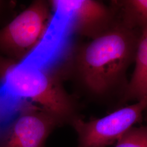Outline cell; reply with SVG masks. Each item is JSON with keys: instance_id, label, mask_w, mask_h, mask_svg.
<instances>
[{"instance_id": "12", "label": "cell", "mask_w": 147, "mask_h": 147, "mask_svg": "<svg viewBox=\"0 0 147 147\" xmlns=\"http://www.w3.org/2000/svg\"><path fill=\"white\" fill-rule=\"evenodd\" d=\"M7 7V2L3 1H0V15L2 11H4Z\"/></svg>"}, {"instance_id": "3", "label": "cell", "mask_w": 147, "mask_h": 147, "mask_svg": "<svg viewBox=\"0 0 147 147\" xmlns=\"http://www.w3.org/2000/svg\"><path fill=\"white\" fill-rule=\"evenodd\" d=\"M49 5L36 1L0 28V55L18 63L36 47L50 20Z\"/></svg>"}, {"instance_id": "7", "label": "cell", "mask_w": 147, "mask_h": 147, "mask_svg": "<svg viewBox=\"0 0 147 147\" xmlns=\"http://www.w3.org/2000/svg\"><path fill=\"white\" fill-rule=\"evenodd\" d=\"M70 13L74 33L94 39L110 30L117 22L111 6L93 0H64Z\"/></svg>"}, {"instance_id": "10", "label": "cell", "mask_w": 147, "mask_h": 147, "mask_svg": "<svg viewBox=\"0 0 147 147\" xmlns=\"http://www.w3.org/2000/svg\"><path fill=\"white\" fill-rule=\"evenodd\" d=\"M116 147H147V124L132 127L117 142Z\"/></svg>"}, {"instance_id": "9", "label": "cell", "mask_w": 147, "mask_h": 147, "mask_svg": "<svg viewBox=\"0 0 147 147\" xmlns=\"http://www.w3.org/2000/svg\"><path fill=\"white\" fill-rule=\"evenodd\" d=\"M112 3L118 20L124 26L140 32L147 27V0L114 1Z\"/></svg>"}, {"instance_id": "8", "label": "cell", "mask_w": 147, "mask_h": 147, "mask_svg": "<svg viewBox=\"0 0 147 147\" xmlns=\"http://www.w3.org/2000/svg\"><path fill=\"white\" fill-rule=\"evenodd\" d=\"M135 68L119 105L143 100L147 96V27L140 33L137 46Z\"/></svg>"}, {"instance_id": "6", "label": "cell", "mask_w": 147, "mask_h": 147, "mask_svg": "<svg viewBox=\"0 0 147 147\" xmlns=\"http://www.w3.org/2000/svg\"><path fill=\"white\" fill-rule=\"evenodd\" d=\"M54 14L36 47L22 61L52 70L63 57L74 33L70 13L64 0L52 1Z\"/></svg>"}, {"instance_id": "5", "label": "cell", "mask_w": 147, "mask_h": 147, "mask_svg": "<svg viewBox=\"0 0 147 147\" xmlns=\"http://www.w3.org/2000/svg\"><path fill=\"white\" fill-rule=\"evenodd\" d=\"M62 125L47 111L21 100L16 116L0 129V147H45L50 134Z\"/></svg>"}, {"instance_id": "1", "label": "cell", "mask_w": 147, "mask_h": 147, "mask_svg": "<svg viewBox=\"0 0 147 147\" xmlns=\"http://www.w3.org/2000/svg\"><path fill=\"white\" fill-rule=\"evenodd\" d=\"M140 33L118 20L110 30L79 47L74 70L87 93L98 99L117 96L120 101L129 84L126 73L135 62Z\"/></svg>"}, {"instance_id": "2", "label": "cell", "mask_w": 147, "mask_h": 147, "mask_svg": "<svg viewBox=\"0 0 147 147\" xmlns=\"http://www.w3.org/2000/svg\"><path fill=\"white\" fill-rule=\"evenodd\" d=\"M2 80L8 94L42 107L63 124H70L80 117L76 100L63 88L52 70L24 61L12 62Z\"/></svg>"}, {"instance_id": "4", "label": "cell", "mask_w": 147, "mask_h": 147, "mask_svg": "<svg viewBox=\"0 0 147 147\" xmlns=\"http://www.w3.org/2000/svg\"><path fill=\"white\" fill-rule=\"evenodd\" d=\"M147 110V96L136 104L121 107L102 118L85 121L80 117L70 125L78 137L77 147H107L117 142Z\"/></svg>"}, {"instance_id": "11", "label": "cell", "mask_w": 147, "mask_h": 147, "mask_svg": "<svg viewBox=\"0 0 147 147\" xmlns=\"http://www.w3.org/2000/svg\"><path fill=\"white\" fill-rule=\"evenodd\" d=\"M5 58H3L2 56H0V78H1L3 71L5 70ZM2 114L3 112L2 111V107L1 106L0 104V124L1 123V119L2 118Z\"/></svg>"}]
</instances>
